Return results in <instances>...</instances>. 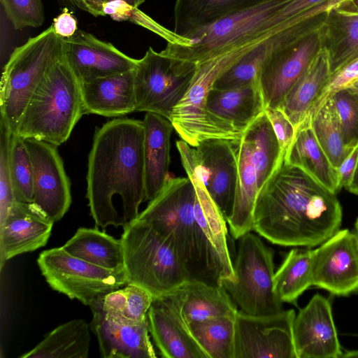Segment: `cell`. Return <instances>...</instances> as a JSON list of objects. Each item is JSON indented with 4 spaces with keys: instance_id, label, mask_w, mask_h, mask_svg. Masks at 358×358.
Instances as JSON below:
<instances>
[{
    "instance_id": "6da1fadb",
    "label": "cell",
    "mask_w": 358,
    "mask_h": 358,
    "mask_svg": "<svg viewBox=\"0 0 358 358\" xmlns=\"http://www.w3.org/2000/svg\"><path fill=\"white\" fill-rule=\"evenodd\" d=\"M137 220L167 239L189 280L210 285L234 280L227 220L199 178L169 176Z\"/></svg>"
},
{
    "instance_id": "7a4b0ae2",
    "label": "cell",
    "mask_w": 358,
    "mask_h": 358,
    "mask_svg": "<svg viewBox=\"0 0 358 358\" xmlns=\"http://www.w3.org/2000/svg\"><path fill=\"white\" fill-rule=\"evenodd\" d=\"M143 122L116 118L96 129L88 156L86 197L96 228H122L145 201Z\"/></svg>"
},
{
    "instance_id": "3957f363",
    "label": "cell",
    "mask_w": 358,
    "mask_h": 358,
    "mask_svg": "<svg viewBox=\"0 0 358 358\" xmlns=\"http://www.w3.org/2000/svg\"><path fill=\"white\" fill-rule=\"evenodd\" d=\"M341 221L336 194L283 162L259 191L252 231L273 244L310 248L332 236Z\"/></svg>"
},
{
    "instance_id": "277c9868",
    "label": "cell",
    "mask_w": 358,
    "mask_h": 358,
    "mask_svg": "<svg viewBox=\"0 0 358 358\" xmlns=\"http://www.w3.org/2000/svg\"><path fill=\"white\" fill-rule=\"evenodd\" d=\"M83 115L80 83L63 55L31 96L15 135L59 146Z\"/></svg>"
},
{
    "instance_id": "5b68a950",
    "label": "cell",
    "mask_w": 358,
    "mask_h": 358,
    "mask_svg": "<svg viewBox=\"0 0 358 358\" xmlns=\"http://www.w3.org/2000/svg\"><path fill=\"white\" fill-rule=\"evenodd\" d=\"M63 55L62 38L52 24L10 54L1 74L0 120L13 134L39 84Z\"/></svg>"
},
{
    "instance_id": "8992f818",
    "label": "cell",
    "mask_w": 358,
    "mask_h": 358,
    "mask_svg": "<svg viewBox=\"0 0 358 358\" xmlns=\"http://www.w3.org/2000/svg\"><path fill=\"white\" fill-rule=\"evenodd\" d=\"M123 229L127 284L145 289L156 299L189 280L171 243L150 224L136 220Z\"/></svg>"
},
{
    "instance_id": "52a82bcc",
    "label": "cell",
    "mask_w": 358,
    "mask_h": 358,
    "mask_svg": "<svg viewBox=\"0 0 358 358\" xmlns=\"http://www.w3.org/2000/svg\"><path fill=\"white\" fill-rule=\"evenodd\" d=\"M293 0H272L223 17L180 43L168 42L162 52L198 64L269 34L277 26L272 19Z\"/></svg>"
},
{
    "instance_id": "ba28073f",
    "label": "cell",
    "mask_w": 358,
    "mask_h": 358,
    "mask_svg": "<svg viewBox=\"0 0 358 358\" xmlns=\"http://www.w3.org/2000/svg\"><path fill=\"white\" fill-rule=\"evenodd\" d=\"M308 16L294 20L266 57L258 76L266 107L278 108L321 50L319 29Z\"/></svg>"
},
{
    "instance_id": "9c48e42d",
    "label": "cell",
    "mask_w": 358,
    "mask_h": 358,
    "mask_svg": "<svg viewBox=\"0 0 358 358\" xmlns=\"http://www.w3.org/2000/svg\"><path fill=\"white\" fill-rule=\"evenodd\" d=\"M233 261L235 278L221 285L245 313L268 315L283 310L273 289L274 253L257 235L250 232L238 238Z\"/></svg>"
},
{
    "instance_id": "30bf717a",
    "label": "cell",
    "mask_w": 358,
    "mask_h": 358,
    "mask_svg": "<svg viewBox=\"0 0 358 358\" xmlns=\"http://www.w3.org/2000/svg\"><path fill=\"white\" fill-rule=\"evenodd\" d=\"M196 69V64L169 57L150 47L134 69L136 112L155 113L170 120Z\"/></svg>"
},
{
    "instance_id": "8fae6325",
    "label": "cell",
    "mask_w": 358,
    "mask_h": 358,
    "mask_svg": "<svg viewBox=\"0 0 358 358\" xmlns=\"http://www.w3.org/2000/svg\"><path fill=\"white\" fill-rule=\"evenodd\" d=\"M37 264L52 289L88 306L106 294L127 285L124 271L92 264L72 256L62 247L43 251Z\"/></svg>"
},
{
    "instance_id": "7c38bea8",
    "label": "cell",
    "mask_w": 358,
    "mask_h": 358,
    "mask_svg": "<svg viewBox=\"0 0 358 358\" xmlns=\"http://www.w3.org/2000/svg\"><path fill=\"white\" fill-rule=\"evenodd\" d=\"M268 36L197 64L187 92L173 108L170 118L174 130L182 140L192 147L207 140L203 111L206 97L213 89L215 81L244 54Z\"/></svg>"
},
{
    "instance_id": "4fadbf2b",
    "label": "cell",
    "mask_w": 358,
    "mask_h": 358,
    "mask_svg": "<svg viewBox=\"0 0 358 358\" xmlns=\"http://www.w3.org/2000/svg\"><path fill=\"white\" fill-rule=\"evenodd\" d=\"M293 309L268 315L238 310L235 317V358H297Z\"/></svg>"
},
{
    "instance_id": "5bb4252c",
    "label": "cell",
    "mask_w": 358,
    "mask_h": 358,
    "mask_svg": "<svg viewBox=\"0 0 358 358\" xmlns=\"http://www.w3.org/2000/svg\"><path fill=\"white\" fill-rule=\"evenodd\" d=\"M265 108L258 80L235 89H212L203 111L207 140L240 139Z\"/></svg>"
},
{
    "instance_id": "9a60e30c",
    "label": "cell",
    "mask_w": 358,
    "mask_h": 358,
    "mask_svg": "<svg viewBox=\"0 0 358 358\" xmlns=\"http://www.w3.org/2000/svg\"><path fill=\"white\" fill-rule=\"evenodd\" d=\"M313 285L336 296L358 292V236L337 231L312 254Z\"/></svg>"
},
{
    "instance_id": "2e32d148",
    "label": "cell",
    "mask_w": 358,
    "mask_h": 358,
    "mask_svg": "<svg viewBox=\"0 0 358 358\" xmlns=\"http://www.w3.org/2000/svg\"><path fill=\"white\" fill-rule=\"evenodd\" d=\"M34 171L33 202L54 222L60 220L72 201L71 181L57 147L25 138Z\"/></svg>"
},
{
    "instance_id": "e0dca14e",
    "label": "cell",
    "mask_w": 358,
    "mask_h": 358,
    "mask_svg": "<svg viewBox=\"0 0 358 358\" xmlns=\"http://www.w3.org/2000/svg\"><path fill=\"white\" fill-rule=\"evenodd\" d=\"M62 42L64 57L80 84L134 70L137 64L138 59L112 43L82 30Z\"/></svg>"
},
{
    "instance_id": "ac0fdd59",
    "label": "cell",
    "mask_w": 358,
    "mask_h": 358,
    "mask_svg": "<svg viewBox=\"0 0 358 358\" xmlns=\"http://www.w3.org/2000/svg\"><path fill=\"white\" fill-rule=\"evenodd\" d=\"M294 345L297 358H339L343 352L329 301L315 294L296 315Z\"/></svg>"
},
{
    "instance_id": "d6986e66",
    "label": "cell",
    "mask_w": 358,
    "mask_h": 358,
    "mask_svg": "<svg viewBox=\"0 0 358 358\" xmlns=\"http://www.w3.org/2000/svg\"><path fill=\"white\" fill-rule=\"evenodd\" d=\"M54 222L34 202L15 201L0 223V268L14 257L46 245Z\"/></svg>"
},
{
    "instance_id": "ffe728a7",
    "label": "cell",
    "mask_w": 358,
    "mask_h": 358,
    "mask_svg": "<svg viewBox=\"0 0 358 358\" xmlns=\"http://www.w3.org/2000/svg\"><path fill=\"white\" fill-rule=\"evenodd\" d=\"M102 298L90 306L91 331L96 336L103 358H155L149 335L148 318L136 324H126L108 317L102 308Z\"/></svg>"
},
{
    "instance_id": "44dd1931",
    "label": "cell",
    "mask_w": 358,
    "mask_h": 358,
    "mask_svg": "<svg viewBox=\"0 0 358 358\" xmlns=\"http://www.w3.org/2000/svg\"><path fill=\"white\" fill-rule=\"evenodd\" d=\"M159 299L170 307L187 327L214 318L236 317L238 310L222 285L198 280H189Z\"/></svg>"
},
{
    "instance_id": "7402d4cb",
    "label": "cell",
    "mask_w": 358,
    "mask_h": 358,
    "mask_svg": "<svg viewBox=\"0 0 358 358\" xmlns=\"http://www.w3.org/2000/svg\"><path fill=\"white\" fill-rule=\"evenodd\" d=\"M238 141L208 139L196 146L202 163L210 173L206 188L226 220L232 212L235 199Z\"/></svg>"
},
{
    "instance_id": "603a6c76",
    "label": "cell",
    "mask_w": 358,
    "mask_h": 358,
    "mask_svg": "<svg viewBox=\"0 0 358 358\" xmlns=\"http://www.w3.org/2000/svg\"><path fill=\"white\" fill-rule=\"evenodd\" d=\"M85 115L107 117L136 111L134 69L80 84Z\"/></svg>"
},
{
    "instance_id": "cb8c5ba5",
    "label": "cell",
    "mask_w": 358,
    "mask_h": 358,
    "mask_svg": "<svg viewBox=\"0 0 358 358\" xmlns=\"http://www.w3.org/2000/svg\"><path fill=\"white\" fill-rule=\"evenodd\" d=\"M142 122L145 201H150L169 177L171 136L174 128L169 120L152 113H146Z\"/></svg>"
},
{
    "instance_id": "d4e9b609",
    "label": "cell",
    "mask_w": 358,
    "mask_h": 358,
    "mask_svg": "<svg viewBox=\"0 0 358 358\" xmlns=\"http://www.w3.org/2000/svg\"><path fill=\"white\" fill-rule=\"evenodd\" d=\"M148 320L150 334L162 357L208 358L188 327L162 300H153Z\"/></svg>"
},
{
    "instance_id": "484cf974",
    "label": "cell",
    "mask_w": 358,
    "mask_h": 358,
    "mask_svg": "<svg viewBox=\"0 0 358 358\" xmlns=\"http://www.w3.org/2000/svg\"><path fill=\"white\" fill-rule=\"evenodd\" d=\"M319 34L331 76L358 59V13L341 10L337 6L331 8Z\"/></svg>"
},
{
    "instance_id": "4316f807",
    "label": "cell",
    "mask_w": 358,
    "mask_h": 358,
    "mask_svg": "<svg viewBox=\"0 0 358 358\" xmlns=\"http://www.w3.org/2000/svg\"><path fill=\"white\" fill-rule=\"evenodd\" d=\"M284 162L301 169L336 194L341 190L338 170L332 166L317 142L308 119L295 129Z\"/></svg>"
},
{
    "instance_id": "83f0119b",
    "label": "cell",
    "mask_w": 358,
    "mask_h": 358,
    "mask_svg": "<svg viewBox=\"0 0 358 358\" xmlns=\"http://www.w3.org/2000/svg\"><path fill=\"white\" fill-rule=\"evenodd\" d=\"M238 178L232 212L227 219L230 235L238 240L252 231L253 215L259 192L251 145L243 134L237 149Z\"/></svg>"
},
{
    "instance_id": "f1b7e54d",
    "label": "cell",
    "mask_w": 358,
    "mask_h": 358,
    "mask_svg": "<svg viewBox=\"0 0 358 358\" xmlns=\"http://www.w3.org/2000/svg\"><path fill=\"white\" fill-rule=\"evenodd\" d=\"M272 0H176L173 33L185 38L228 15Z\"/></svg>"
},
{
    "instance_id": "f546056e",
    "label": "cell",
    "mask_w": 358,
    "mask_h": 358,
    "mask_svg": "<svg viewBox=\"0 0 358 358\" xmlns=\"http://www.w3.org/2000/svg\"><path fill=\"white\" fill-rule=\"evenodd\" d=\"M330 76L327 53L322 48L278 107L295 129L308 118Z\"/></svg>"
},
{
    "instance_id": "4dcf8cb0",
    "label": "cell",
    "mask_w": 358,
    "mask_h": 358,
    "mask_svg": "<svg viewBox=\"0 0 358 358\" xmlns=\"http://www.w3.org/2000/svg\"><path fill=\"white\" fill-rule=\"evenodd\" d=\"M69 254L98 266L124 271V250L117 240L98 228L80 227L62 246Z\"/></svg>"
},
{
    "instance_id": "1f68e13d",
    "label": "cell",
    "mask_w": 358,
    "mask_h": 358,
    "mask_svg": "<svg viewBox=\"0 0 358 358\" xmlns=\"http://www.w3.org/2000/svg\"><path fill=\"white\" fill-rule=\"evenodd\" d=\"M90 326L82 319L62 324L50 331L20 358H87L90 346Z\"/></svg>"
},
{
    "instance_id": "d6a6232c",
    "label": "cell",
    "mask_w": 358,
    "mask_h": 358,
    "mask_svg": "<svg viewBox=\"0 0 358 358\" xmlns=\"http://www.w3.org/2000/svg\"><path fill=\"white\" fill-rule=\"evenodd\" d=\"M291 22L287 20L266 38L244 54L236 63L224 71L215 81L213 89L225 90L241 87L258 80L266 57L282 38Z\"/></svg>"
},
{
    "instance_id": "836d02e7",
    "label": "cell",
    "mask_w": 358,
    "mask_h": 358,
    "mask_svg": "<svg viewBox=\"0 0 358 358\" xmlns=\"http://www.w3.org/2000/svg\"><path fill=\"white\" fill-rule=\"evenodd\" d=\"M243 135L251 145L252 162L256 170L259 191L284 162L285 156L265 111L251 124Z\"/></svg>"
},
{
    "instance_id": "e575fe53",
    "label": "cell",
    "mask_w": 358,
    "mask_h": 358,
    "mask_svg": "<svg viewBox=\"0 0 358 358\" xmlns=\"http://www.w3.org/2000/svg\"><path fill=\"white\" fill-rule=\"evenodd\" d=\"M313 250L292 249L273 277L274 292L282 303L296 304L311 285Z\"/></svg>"
},
{
    "instance_id": "d590c367",
    "label": "cell",
    "mask_w": 358,
    "mask_h": 358,
    "mask_svg": "<svg viewBox=\"0 0 358 358\" xmlns=\"http://www.w3.org/2000/svg\"><path fill=\"white\" fill-rule=\"evenodd\" d=\"M153 300L152 295L145 289L127 284L106 294L102 298V308L106 315L115 321L136 324L148 318Z\"/></svg>"
},
{
    "instance_id": "8d00e7d4",
    "label": "cell",
    "mask_w": 358,
    "mask_h": 358,
    "mask_svg": "<svg viewBox=\"0 0 358 358\" xmlns=\"http://www.w3.org/2000/svg\"><path fill=\"white\" fill-rule=\"evenodd\" d=\"M188 329L208 358H235V317L194 323Z\"/></svg>"
},
{
    "instance_id": "74e56055",
    "label": "cell",
    "mask_w": 358,
    "mask_h": 358,
    "mask_svg": "<svg viewBox=\"0 0 358 358\" xmlns=\"http://www.w3.org/2000/svg\"><path fill=\"white\" fill-rule=\"evenodd\" d=\"M308 119L317 142L332 166L338 170L354 148L349 149L344 143L331 100L327 99Z\"/></svg>"
},
{
    "instance_id": "f35d334b",
    "label": "cell",
    "mask_w": 358,
    "mask_h": 358,
    "mask_svg": "<svg viewBox=\"0 0 358 358\" xmlns=\"http://www.w3.org/2000/svg\"><path fill=\"white\" fill-rule=\"evenodd\" d=\"M10 171L15 199L33 202L34 171L24 139L13 134L9 154Z\"/></svg>"
},
{
    "instance_id": "ab89813d",
    "label": "cell",
    "mask_w": 358,
    "mask_h": 358,
    "mask_svg": "<svg viewBox=\"0 0 358 358\" xmlns=\"http://www.w3.org/2000/svg\"><path fill=\"white\" fill-rule=\"evenodd\" d=\"M328 99L334 106L345 145L355 148L358 146V91L345 87Z\"/></svg>"
},
{
    "instance_id": "60d3db41",
    "label": "cell",
    "mask_w": 358,
    "mask_h": 358,
    "mask_svg": "<svg viewBox=\"0 0 358 358\" xmlns=\"http://www.w3.org/2000/svg\"><path fill=\"white\" fill-rule=\"evenodd\" d=\"M106 15H109L113 20L122 22L129 21L131 23L148 29L168 40V42H178L180 38L173 32L164 29L138 9L122 0H112L106 1L103 6Z\"/></svg>"
},
{
    "instance_id": "b9f144b4",
    "label": "cell",
    "mask_w": 358,
    "mask_h": 358,
    "mask_svg": "<svg viewBox=\"0 0 358 358\" xmlns=\"http://www.w3.org/2000/svg\"><path fill=\"white\" fill-rule=\"evenodd\" d=\"M7 18L15 29L39 27L45 20L42 0H0Z\"/></svg>"
},
{
    "instance_id": "7bdbcfd3",
    "label": "cell",
    "mask_w": 358,
    "mask_h": 358,
    "mask_svg": "<svg viewBox=\"0 0 358 358\" xmlns=\"http://www.w3.org/2000/svg\"><path fill=\"white\" fill-rule=\"evenodd\" d=\"M13 134L0 120V223L15 201L10 171L9 154Z\"/></svg>"
},
{
    "instance_id": "ee69618b",
    "label": "cell",
    "mask_w": 358,
    "mask_h": 358,
    "mask_svg": "<svg viewBox=\"0 0 358 358\" xmlns=\"http://www.w3.org/2000/svg\"><path fill=\"white\" fill-rule=\"evenodd\" d=\"M358 78V59L348 64L331 75L321 92L310 115L316 111L324 101L336 91L347 87Z\"/></svg>"
},
{
    "instance_id": "f6af8a7d",
    "label": "cell",
    "mask_w": 358,
    "mask_h": 358,
    "mask_svg": "<svg viewBox=\"0 0 358 358\" xmlns=\"http://www.w3.org/2000/svg\"><path fill=\"white\" fill-rule=\"evenodd\" d=\"M265 114L268 118L284 156L291 145L295 134V128L279 108L266 107Z\"/></svg>"
},
{
    "instance_id": "bcb514c9",
    "label": "cell",
    "mask_w": 358,
    "mask_h": 358,
    "mask_svg": "<svg viewBox=\"0 0 358 358\" xmlns=\"http://www.w3.org/2000/svg\"><path fill=\"white\" fill-rule=\"evenodd\" d=\"M52 26L55 33L62 38L71 37L78 30L76 18L67 8L54 19Z\"/></svg>"
},
{
    "instance_id": "7dc6e473",
    "label": "cell",
    "mask_w": 358,
    "mask_h": 358,
    "mask_svg": "<svg viewBox=\"0 0 358 358\" xmlns=\"http://www.w3.org/2000/svg\"><path fill=\"white\" fill-rule=\"evenodd\" d=\"M358 162V146L355 147L338 169L339 187L345 189L350 185Z\"/></svg>"
},
{
    "instance_id": "c3c4849f",
    "label": "cell",
    "mask_w": 358,
    "mask_h": 358,
    "mask_svg": "<svg viewBox=\"0 0 358 358\" xmlns=\"http://www.w3.org/2000/svg\"><path fill=\"white\" fill-rule=\"evenodd\" d=\"M69 2L80 10L86 11L94 17L106 16L103 6L107 0H68Z\"/></svg>"
},
{
    "instance_id": "681fc988",
    "label": "cell",
    "mask_w": 358,
    "mask_h": 358,
    "mask_svg": "<svg viewBox=\"0 0 358 358\" xmlns=\"http://www.w3.org/2000/svg\"><path fill=\"white\" fill-rule=\"evenodd\" d=\"M337 8L347 12L358 13V0H345Z\"/></svg>"
},
{
    "instance_id": "f907efd6",
    "label": "cell",
    "mask_w": 358,
    "mask_h": 358,
    "mask_svg": "<svg viewBox=\"0 0 358 358\" xmlns=\"http://www.w3.org/2000/svg\"><path fill=\"white\" fill-rule=\"evenodd\" d=\"M350 192L358 195V162L355 169V172L353 176V178L350 184V185L346 189Z\"/></svg>"
},
{
    "instance_id": "816d5d0a",
    "label": "cell",
    "mask_w": 358,
    "mask_h": 358,
    "mask_svg": "<svg viewBox=\"0 0 358 358\" xmlns=\"http://www.w3.org/2000/svg\"><path fill=\"white\" fill-rule=\"evenodd\" d=\"M341 357L343 358H358V350L348 351L342 354Z\"/></svg>"
},
{
    "instance_id": "f5cc1de1",
    "label": "cell",
    "mask_w": 358,
    "mask_h": 358,
    "mask_svg": "<svg viewBox=\"0 0 358 358\" xmlns=\"http://www.w3.org/2000/svg\"><path fill=\"white\" fill-rule=\"evenodd\" d=\"M112 1V0H107V1ZM122 1H126L127 3H128L129 4L133 6L138 8L139 6H141L142 3H143L145 2V0H122Z\"/></svg>"
},
{
    "instance_id": "db71d44e",
    "label": "cell",
    "mask_w": 358,
    "mask_h": 358,
    "mask_svg": "<svg viewBox=\"0 0 358 358\" xmlns=\"http://www.w3.org/2000/svg\"><path fill=\"white\" fill-rule=\"evenodd\" d=\"M347 87H351L354 88L355 90L358 91V78L355 79L354 81H352L350 85H348Z\"/></svg>"
},
{
    "instance_id": "11a10c76",
    "label": "cell",
    "mask_w": 358,
    "mask_h": 358,
    "mask_svg": "<svg viewBox=\"0 0 358 358\" xmlns=\"http://www.w3.org/2000/svg\"><path fill=\"white\" fill-rule=\"evenodd\" d=\"M355 229H356V234H357V235L358 236V218H357V221L355 222Z\"/></svg>"
}]
</instances>
